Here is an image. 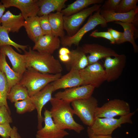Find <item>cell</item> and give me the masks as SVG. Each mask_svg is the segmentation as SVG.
<instances>
[{
    "instance_id": "d6a6232c",
    "label": "cell",
    "mask_w": 138,
    "mask_h": 138,
    "mask_svg": "<svg viewBox=\"0 0 138 138\" xmlns=\"http://www.w3.org/2000/svg\"><path fill=\"white\" fill-rule=\"evenodd\" d=\"M39 20L40 25L44 35L53 34L48 19V15H44L39 17Z\"/></svg>"
},
{
    "instance_id": "836d02e7",
    "label": "cell",
    "mask_w": 138,
    "mask_h": 138,
    "mask_svg": "<svg viewBox=\"0 0 138 138\" xmlns=\"http://www.w3.org/2000/svg\"><path fill=\"white\" fill-rule=\"evenodd\" d=\"M10 114V112L5 106H0V124L12 123L13 120Z\"/></svg>"
},
{
    "instance_id": "30bf717a",
    "label": "cell",
    "mask_w": 138,
    "mask_h": 138,
    "mask_svg": "<svg viewBox=\"0 0 138 138\" xmlns=\"http://www.w3.org/2000/svg\"><path fill=\"white\" fill-rule=\"evenodd\" d=\"M126 62V56L123 54H118L112 58L108 57L105 58L104 64L106 80L110 82L119 78L124 68Z\"/></svg>"
},
{
    "instance_id": "44dd1931",
    "label": "cell",
    "mask_w": 138,
    "mask_h": 138,
    "mask_svg": "<svg viewBox=\"0 0 138 138\" xmlns=\"http://www.w3.org/2000/svg\"><path fill=\"white\" fill-rule=\"evenodd\" d=\"M69 55L70 60L65 65L69 68L70 70L74 69L79 71L88 65L86 54L80 47L78 46L76 49L71 51Z\"/></svg>"
},
{
    "instance_id": "d6986e66",
    "label": "cell",
    "mask_w": 138,
    "mask_h": 138,
    "mask_svg": "<svg viewBox=\"0 0 138 138\" xmlns=\"http://www.w3.org/2000/svg\"><path fill=\"white\" fill-rule=\"evenodd\" d=\"M137 13L138 8L125 13H118L101 9L100 12V14L107 23L114 21L132 23L134 25V22L135 23L137 20L136 15Z\"/></svg>"
},
{
    "instance_id": "d4e9b609",
    "label": "cell",
    "mask_w": 138,
    "mask_h": 138,
    "mask_svg": "<svg viewBox=\"0 0 138 138\" xmlns=\"http://www.w3.org/2000/svg\"><path fill=\"white\" fill-rule=\"evenodd\" d=\"M114 23L121 25L124 29L122 38L116 43L120 44L126 42H129L132 44L134 52H137L138 47L135 42L134 39L135 34H137V30L134 25L132 23H123L118 21H115Z\"/></svg>"
},
{
    "instance_id": "52a82bcc",
    "label": "cell",
    "mask_w": 138,
    "mask_h": 138,
    "mask_svg": "<svg viewBox=\"0 0 138 138\" xmlns=\"http://www.w3.org/2000/svg\"><path fill=\"white\" fill-rule=\"evenodd\" d=\"M131 112L129 104L123 100L114 99L105 103L96 108L95 118H114L116 116H123Z\"/></svg>"
},
{
    "instance_id": "74e56055",
    "label": "cell",
    "mask_w": 138,
    "mask_h": 138,
    "mask_svg": "<svg viewBox=\"0 0 138 138\" xmlns=\"http://www.w3.org/2000/svg\"><path fill=\"white\" fill-rule=\"evenodd\" d=\"M108 31L115 41V43L122 38L123 32L118 31L111 28L108 29Z\"/></svg>"
},
{
    "instance_id": "ffe728a7",
    "label": "cell",
    "mask_w": 138,
    "mask_h": 138,
    "mask_svg": "<svg viewBox=\"0 0 138 138\" xmlns=\"http://www.w3.org/2000/svg\"><path fill=\"white\" fill-rule=\"evenodd\" d=\"M25 20L21 13L15 15L13 14L9 10H8L1 18V25L7 29L9 32L18 33L24 26Z\"/></svg>"
},
{
    "instance_id": "4dcf8cb0",
    "label": "cell",
    "mask_w": 138,
    "mask_h": 138,
    "mask_svg": "<svg viewBox=\"0 0 138 138\" xmlns=\"http://www.w3.org/2000/svg\"><path fill=\"white\" fill-rule=\"evenodd\" d=\"M14 105L16 109L17 113L19 114L31 112L35 109L30 97L21 101L15 102Z\"/></svg>"
},
{
    "instance_id": "7c38bea8",
    "label": "cell",
    "mask_w": 138,
    "mask_h": 138,
    "mask_svg": "<svg viewBox=\"0 0 138 138\" xmlns=\"http://www.w3.org/2000/svg\"><path fill=\"white\" fill-rule=\"evenodd\" d=\"M87 56L88 65L97 62L100 60L108 57L115 56L118 54L114 50L97 43H86L80 47Z\"/></svg>"
},
{
    "instance_id": "ac0fdd59",
    "label": "cell",
    "mask_w": 138,
    "mask_h": 138,
    "mask_svg": "<svg viewBox=\"0 0 138 138\" xmlns=\"http://www.w3.org/2000/svg\"><path fill=\"white\" fill-rule=\"evenodd\" d=\"M34 43L33 50L52 55L56 50L59 48L61 40L59 37L53 34L44 35Z\"/></svg>"
},
{
    "instance_id": "5bb4252c",
    "label": "cell",
    "mask_w": 138,
    "mask_h": 138,
    "mask_svg": "<svg viewBox=\"0 0 138 138\" xmlns=\"http://www.w3.org/2000/svg\"><path fill=\"white\" fill-rule=\"evenodd\" d=\"M54 92L53 86L51 83L37 93L30 97L37 111L38 130L42 127V123L44 121V117L41 115L42 109L44 106L52 98V94Z\"/></svg>"
},
{
    "instance_id": "ab89813d",
    "label": "cell",
    "mask_w": 138,
    "mask_h": 138,
    "mask_svg": "<svg viewBox=\"0 0 138 138\" xmlns=\"http://www.w3.org/2000/svg\"><path fill=\"white\" fill-rule=\"evenodd\" d=\"M59 57L60 60L65 64L68 63L70 60L69 54L64 55H59Z\"/></svg>"
},
{
    "instance_id": "60d3db41",
    "label": "cell",
    "mask_w": 138,
    "mask_h": 138,
    "mask_svg": "<svg viewBox=\"0 0 138 138\" xmlns=\"http://www.w3.org/2000/svg\"><path fill=\"white\" fill-rule=\"evenodd\" d=\"M71 51L66 47H63L61 48L59 51V55H64L70 54Z\"/></svg>"
},
{
    "instance_id": "e575fe53",
    "label": "cell",
    "mask_w": 138,
    "mask_h": 138,
    "mask_svg": "<svg viewBox=\"0 0 138 138\" xmlns=\"http://www.w3.org/2000/svg\"><path fill=\"white\" fill-rule=\"evenodd\" d=\"M121 0H108L105 2L101 8V9L116 12Z\"/></svg>"
},
{
    "instance_id": "2e32d148",
    "label": "cell",
    "mask_w": 138,
    "mask_h": 138,
    "mask_svg": "<svg viewBox=\"0 0 138 138\" xmlns=\"http://www.w3.org/2000/svg\"><path fill=\"white\" fill-rule=\"evenodd\" d=\"M51 83L54 91L60 89H66L83 85V81L79 71L71 69L67 73Z\"/></svg>"
},
{
    "instance_id": "3957f363",
    "label": "cell",
    "mask_w": 138,
    "mask_h": 138,
    "mask_svg": "<svg viewBox=\"0 0 138 138\" xmlns=\"http://www.w3.org/2000/svg\"><path fill=\"white\" fill-rule=\"evenodd\" d=\"M62 76L61 73L43 74L32 67H28L22 74L18 84L27 88L29 96L30 97Z\"/></svg>"
},
{
    "instance_id": "9c48e42d",
    "label": "cell",
    "mask_w": 138,
    "mask_h": 138,
    "mask_svg": "<svg viewBox=\"0 0 138 138\" xmlns=\"http://www.w3.org/2000/svg\"><path fill=\"white\" fill-rule=\"evenodd\" d=\"M83 85H90L98 88L105 81L106 77L105 69L98 62L88 65L79 71Z\"/></svg>"
},
{
    "instance_id": "d590c367",
    "label": "cell",
    "mask_w": 138,
    "mask_h": 138,
    "mask_svg": "<svg viewBox=\"0 0 138 138\" xmlns=\"http://www.w3.org/2000/svg\"><path fill=\"white\" fill-rule=\"evenodd\" d=\"M90 36L95 38H103L109 40L111 43L114 44L115 41L112 37L111 34L108 31L99 32L95 30L92 32Z\"/></svg>"
},
{
    "instance_id": "484cf974",
    "label": "cell",
    "mask_w": 138,
    "mask_h": 138,
    "mask_svg": "<svg viewBox=\"0 0 138 138\" xmlns=\"http://www.w3.org/2000/svg\"><path fill=\"white\" fill-rule=\"evenodd\" d=\"M104 2L103 0H77L68 5L61 12L63 16H68L81 11L90 5L100 4Z\"/></svg>"
},
{
    "instance_id": "1f68e13d",
    "label": "cell",
    "mask_w": 138,
    "mask_h": 138,
    "mask_svg": "<svg viewBox=\"0 0 138 138\" xmlns=\"http://www.w3.org/2000/svg\"><path fill=\"white\" fill-rule=\"evenodd\" d=\"M137 0H121L117 12L125 13L137 8Z\"/></svg>"
},
{
    "instance_id": "277c9868",
    "label": "cell",
    "mask_w": 138,
    "mask_h": 138,
    "mask_svg": "<svg viewBox=\"0 0 138 138\" xmlns=\"http://www.w3.org/2000/svg\"><path fill=\"white\" fill-rule=\"evenodd\" d=\"M135 111L121 116L118 119L114 118H95L92 125L88 126V135H111L113 131L125 123L132 124V116Z\"/></svg>"
},
{
    "instance_id": "8fae6325",
    "label": "cell",
    "mask_w": 138,
    "mask_h": 138,
    "mask_svg": "<svg viewBox=\"0 0 138 138\" xmlns=\"http://www.w3.org/2000/svg\"><path fill=\"white\" fill-rule=\"evenodd\" d=\"M44 114L45 125L37 132V138H63L69 135L68 132L54 123L50 111L45 109Z\"/></svg>"
},
{
    "instance_id": "83f0119b",
    "label": "cell",
    "mask_w": 138,
    "mask_h": 138,
    "mask_svg": "<svg viewBox=\"0 0 138 138\" xmlns=\"http://www.w3.org/2000/svg\"><path fill=\"white\" fill-rule=\"evenodd\" d=\"M27 88L19 84L13 86L7 96V99L12 103L23 100L29 98Z\"/></svg>"
},
{
    "instance_id": "7bdbcfd3",
    "label": "cell",
    "mask_w": 138,
    "mask_h": 138,
    "mask_svg": "<svg viewBox=\"0 0 138 138\" xmlns=\"http://www.w3.org/2000/svg\"><path fill=\"white\" fill-rule=\"evenodd\" d=\"M89 138H116L112 137L111 135H88Z\"/></svg>"
},
{
    "instance_id": "f35d334b",
    "label": "cell",
    "mask_w": 138,
    "mask_h": 138,
    "mask_svg": "<svg viewBox=\"0 0 138 138\" xmlns=\"http://www.w3.org/2000/svg\"><path fill=\"white\" fill-rule=\"evenodd\" d=\"M10 138H22L18 132V129L15 126L12 128L10 134Z\"/></svg>"
},
{
    "instance_id": "5b68a950",
    "label": "cell",
    "mask_w": 138,
    "mask_h": 138,
    "mask_svg": "<svg viewBox=\"0 0 138 138\" xmlns=\"http://www.w3.org/2000/svg\"><path fill=\"white\" fill-rule=\"evenodd\" d=\"M101 8L98 9L93 15H91L86 23L71 36H65L61 38V44L63 47H70L73 45L78 46L83 37L87 32L94 29L97 26L100 25L104 28L107 23L101 15Z\"/></svg>"
},
{
    "instance_id": "4316f807",
    "label": "cell",
    "mask_w": 138,
    "mask_h": 138,
    "mask_svg": "<svg viewBox=\"0 0 138 138\" xmlns=\"http://www.w3.org/2000/svg\"><path fill=\"white\" fill-rule=\"evenodd\" d=\"M63 15L61 12H56L48 15L52 34L61 38L65 36L63 27Z\"/></svg>"
},
{
    "instance_id": "7402d4cb",
    "label": "cell",
    "mask_w": 138,
    "mask_h": 138,
    "mask_svg": "<svg viewBox=\"0 0 138 138\" xmlns=\"http://www.w3.org/2000/svg\"><path fill=\"white\" fill-rule=\"evenodd\" d=\"M67 0H38L39 10L37 14L39 17L48 15L56 11L61 12L65 7Z\"/></svg>"
},
{
    "instance_id": "6da1fadb",
    "label": "cell",
    "mask_w": 138,
    "mask_h": 138,
    "mask_svg": "<svg viewBox=\"0 0 138 138\" xmlns=\"http://www.w3.org/2000/svg\"><path fill=\"white\" fill-rule=\"evenodd\" d=\"M50 101L52 106L50 111L52 117L59 128L73 130L78 133L84 129L83 125L74 119V113L71 103L55 97H52Z\"/></svg>"
},
{
    "instance_id": "f1b7e54d",
    "label": "cell",
    "mask_w": 138,
    "mask_h": 138,
    "mask_svg": "<svg viewBox=\"0 0 138 138\" xmlns=\"http://www.w3.org/2000/svg\"><path fill=\"white\" fill-rule=\"evenodd\" d=\"M8 30L1 25L0 26V48L5 45H9L14 47L19 52L26 50L28 45L19 44L12 40L10 38Z\"/></svg>"
},
{
    "instance_id": "ba28073f",
    "label": "cell",
    "mask_w": 138,
    "mask_h": 138,
    "mask_svg": "<svg viewBox=\"0 0 138 138\" xmlns=\"http://www.w3.org/2000/svg\"><path fill=\"white\" fill-rule=\"evenodd\" d=\"M101 6V4H95L72 15L63 16L64 29L66 31L67 36H71L75 33L86 19Z\"/></svg>"
},
{
    "instance_id": "cb8c5ba5",
    "label": "cell",
    "mask_w": 138,
    "mask_h": 138,
    "mask_svg": "<svg viewBox=\"0 0 138 138\" xmlns=\"http://www.w3.org/2000/svg\"><path fill=\"white\" fill-rule=\"evenodd\" d=\"M6 56L0 54V70L5 75L7 80L8 92L11 88L15 85L18 84L22 75L14 72L8 65L6 60Z\"/></svg>"
},
{
    "instance_id": "ee69618b",
    "label": "cell",
    "mask_w": 138,
    "mask_h": 138,
    "mask_svg": "<svg viewBox=\"0 0 138 138\" xmlns=\"http://www.w3.org/2000/svg\"><path fill=\"white\" fill-rule=\"evenodd\" d=\"M1 53V52L0 51V54Z\"/></svg>"
},
{
    "instance_id": "8992f818",
    "label": "cell",
    "mask_w": 138,
    "mask_h": 138,
    "mask_svg": "<svg viewBox=\"0 0 138 138\" xmlns=\"http://www.w3.org/2000/svg\"><path fill=\"white\" fill-rule=\"evenodd\" d=\"M98 101L95 97H91L72 102L74 114L77 116L83 123L88 126L93 124L95 119L96 110L98 107Z\"/></svg>"
},
{
    "instance_id": "f546056e",
    "label": "cell",
    "mask_w": 138,
    "mask_h": 138,
    "mask_svg": "<svg viewBox=\"0 0 138 138\" xmlns=\"http://www.w3.org/2000/svg\"><path fill=\"white\" fill-rule=\"evenodd\" d=\"M8 92V85L6 77L0 70V106H5L10 112L7 100Z\"/></svg>"
},
{
    "instance_id": "7a4b0ae2",
    "label": "cell",
    "mask_w": 138,
    "mask_h": 138,
    "mask_svg": "<svg viewBox=\"0 0 138 138\" xmlns=\"http://www.w3.org/2000/svg\"><path fill=\"white\" fill-rule=\"evenodd\" d=\"M27 68L31 67L42 73L56 74L61 73L63 68L58 60L52 54L41 53L29 47L28 51H24Z\"/></svg>"
},
{
    "instance_id": "4fadbf2b",
    "label": "cell",
    "mask_w": 138,
    "mask_h": 138,
    "mask_svg": "<svg viewBox=\"0 0 138 138\" xmlns=\"http://www.w3.org/2000/svg\"><path fill=\"white\" fill-rule=\"evenodd\" d=\"M95 88L91 85H83L67 88L56 93L54 97L71 103L74 101L91 97Z\"/></svg>"
},
{
    "instance_id": "8d00e7d4",
    "label": "cell",
    "mask_w": 138,
    "mask_h": 138,
    "mask_svg": "<svg viewBox=\"0 0 138 138\" xmlns=\"http://www.w3.org/2000/svg\"><path fill=\"white\" fill-rule=\"evenodd\" d=\"M12 130L10 123L0 124V135L2 138H10V134Z\"/></svg>"
},
{
    "instance_id": "e0dca14e",
    "label": "cell",
    "mask_w": 138,
    "mask_h": 138,
    "mask_svg": "<svg viewBox=\"0 0 138 138\" xmlns=\"http://www.w3.org/2000/svg\"><path fill=\"white\" fill-rule=\"evenodd\" d=\"M0 51L8 58L12 65V70L22 75L27 68L24 55L18 53L9 45L1 47Z\"/></svg>"
},
{
    "instance_id": "603a6c76",
    "label": "cell",
    "mask_w": 138,
    "mask_h": 138,
    "mask_svg": "<svg viewBox=\"0 0 138 138\" xmlns=\"http://www.w3.org/2000/svg\"><path fill=\"white\" fill-rule=\"evenodd\" d=\"M38 16L31 17L25 19L24 27L29 38L35 43L44 35L41 28Z\"/></svg>"
},
{
    "instance_id": "b9f144b4",
    "label": "cell",
    "mask_w": 138,
    "mask_h": 138,
    "mask_svg": "<svg viewBox=\"0 0 138 138\" xmlns=\"http://www.w3.org/2000/svg\"><path fill=\"white\" fill-rule=\"evenodd\" d=\"M6 8L1 2H0V26H1V18L4 14Z\"/></svg>"
},
{
    "instance_id": "9a60e30c",
    "label": "cell",
    "mask_w": 138,
    "mask_h": 138,
    "mask_svg": "<svg viewBox=\"0 0 138 138\" xmlns=\"http://www.w3.org/2000/svg\"><path fill=\"white\" fill-rule=\"evenodd\" d=\"M38 0H1V2L5 7H16L20 11L25 19L37 16L39 10Z\"/></svg>"
}]
</instances>
